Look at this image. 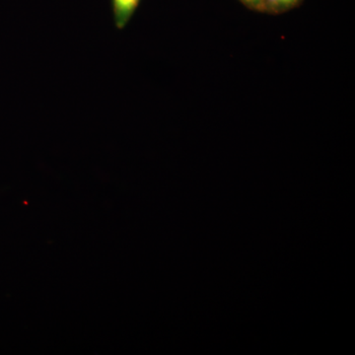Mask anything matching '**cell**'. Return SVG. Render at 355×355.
Returning <instances> with one entry per match:
<instances>
[{
	"label": "cell",
	"mask_w": 355,
	"mask_h": 355,
	"mask_svg": "<svg viewBox=\"0 0 355 355\" xmlns=\"http://www.w3.org/2000/svg\"><path fill=\"white\" fill-rule=\"evenodd\" d=\"M140 0H112L114 24L118 29H123L130 22Z\"/></svg>",
	"instance_id": "cell-1"
},
{
	"label": "cell",
	"mask_w": 355,
	"mask_h": 355,
	"mask_svg": "<svg viewBox=\"0 0 355 355\" xmlns=\"http://www.w3.org/2000/svg\"><path fill=\"white\" fill-rule=\"evenodd\" d=\"M301 0H261L260 11L282 13L297 6Z\"/></svg>",
	"instance_id": "cell-2"
},
{
	"label": "cell",
	"mask_w": 355,
	"mask_h": 355,
	"mask_svg": "<svg viewBox=\"0 0 355 355\" xmlns=\"http://www.w3.org/2000/svg\"><path fill=\"white\" fill-rule=\"evenodd\" d=\"M241 2L249 8L260 10L261 0H241Z\"/></svg>",
	"instance_id": "cell-3"
}]
</instances>
